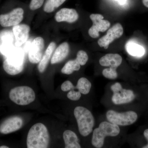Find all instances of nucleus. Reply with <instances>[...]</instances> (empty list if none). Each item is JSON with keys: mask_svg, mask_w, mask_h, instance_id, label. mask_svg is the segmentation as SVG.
Wrapping results in <instances>:
<instances>
[{"mask_svg": "<svg viewBox=\"0 0 148 148\" xmlns=\"http://www.w3.org/2000/svg\"><path fill=\"white\" fill-rule=\"evenodd\" d=\"M27 142L28 148H48L49 135L47 127L42 123L34 125L29 130Z\"/></svg>", "mask_w": 148, "mask_h": 148, "instance_id": "obj_1", "label": "nucleus"}, {"mask_svg": "<svg viewBox=\"0 0 148 148\" xmlns=\"http://www.w3.org/2000/svg\"><path fill=\"white\" fill-rule=\"evenodd\" d=\"M24 64V51L21 48L16 47L5 55L3 68L7 73L15 75L23 71Z\"/></svg>", "mask_w": 148, "mask_h": 148, "instance_id": "obj_2", "label": "nucleus"}, {"mask_svg": "<svg viewBox=\"0 0 148 148\" xmlns=\"http://www.w3.org/2000/svg\"><path fill=\"white\" fill-rule=\"evenodd\" d=\"M120 132V130L117 125L110 122H102L99 127L93 131L91 140L92 145L95 148H102L107 136L115 137L119 135Z\"/></svg>", "mask_w": 148, "mask_h": 148, "instance_id": "obj_3", "label": "nucleus"}, {"mask_svg": "<svg viewBox=\"0 0 148 148\" xmlns=\"http://www.w3.org/2000/svg\"><path fill=\"white\" fill-rule=\"evenodd\" d=\"M74 114L81 135L84 137L89 135L95 124V119L91 112L84 107L78 106L74 110Z\"/></svg>", "mask_w": 148, "mask_h": 148, "instance_id": "obj_4", "label": "nucleus"}, {"mask_svg": "<svg viewBox=\"0 0 148 148\" xmlns=\"http://www.w3.org/2000/svg\"><path fill=\"white\" fill-rule=\"evenodd\" d=\"M9 98L12 102L17 105L26 106L34 101L36 95L34 91L31 87L18 86L10 90Z\"/></svg>", "mask_w": 148, "mask_h": 148, "instance_id": "obj_5", "label": "nucleus"}, {"mask_svg": "<svg viewBox=\"0 0 148 148\" xmlns=\"http://www.w3.org/2000/svg\"><path fill=\"white\" fill-rule=\"evenodd\" d=\"M107 119L110 122L121 126H127L133 124L138 119V114L133 111L118 112L110 110L106 113Z\"/></svg>", "mask_w": 148, "mask_h": 148, "instance_id": "obj_6", "label": "nucleus"}, {"mask_svg": "<svg viewBox=\"0 0 148 148\" xmlns=\"http://www.w3.org/2000/svg\"><path fill=\"white\" fill-rule=\"evenodd\" d=\"M111 89L113 92L112 101L115 105L130 103L135 98V95L132 90L123 89L119 83L116 82L112 85Z\"/></svg>", "mask_w": 148, "mask_h": 148, "instance_id": "obj_7", "label": "nucleus"}, {"mask_svg": "<svg viewBox=\"0 0 148 148\" xmlns=\"http://www.w3.org/2000/svg\"><path fill=\"white\" fill-rule=\"evenodd\" d=\"M90 18L93 24L88 30V33L93 38H98L100 36L99 32H106L110 27V21L104 20V17L101 14H92L90 15Z\"/></svg>", "mask_w": 148, "mask_h": 148, "instance_id": "obj_8", "label": "nucleus"}, {"mask_svg": "<svg viewBox=\"0 0 148 148\" xmlns=\"http://www.w3.org/2000/svg\"><path fill=\"white\" fill-rule=\"evenodd\" d=\"M123 29L120 23H116L108 30L107 34L98 40V45L101 47L107 49L114 40L119 38L122 36Z\"/></svg>", "mask_w": 148, "mask_h": 148, "instance_id": "obj_9", "label": "nucleus"}, {"mask_svg": "<svg viewBox=\"0 0 148 148\" xmlns=\"http://www.w3.org/2000/svg\"><path fill=\"white\" fill-rule=\"evenodd\" d=\"M24 11L18 8L14 9L9 13L0 15V24L2 27H8L16 26L24 18Z\"/></svg>", "mask_w": 148, "mask_h": 148, "instance_id": "obj_10", "label": "nucleus"}, {"mask_svg": "<svg viewBox=\"0 0 148 148\" xmlns=\"http://www.w3.org/2000/svg\"><path fill=\"white\" fill-rule=\"evenodd\" d=\"M44 47V40L42 37H37L33 40L28 53L29 60L31 63L34 64L39 63L42 58Z\"/></svg>", "mask_w": 148, "mask_h": 148, "instance_id": "obj_11", "label": "nucleus"}, {"mask_svg": "<svg viewBox=\"0 0 148 148\" xmlns=\"http://www.w3.org/2000/svg\"><path fill=\"white\" fill-rule=\"evenodd\" d=\"M15 47L13 33L8 30L0 32V52L2 54L5 56Z\"/></svg>", "mask_w": 148, "mask_h": 148, "instance_id": "obj_12", "label": "nucleus"}, {"mask_svg": "<svg viewBox=\"0 0 148 148\" xmlns=\"http://www.w3.org/2000/svg\"><path fill=\"white\" fill-rule=\"evenodd\" d=\"M23 124V119L20 117H10L0 125V132L3 134H8L15 132L20 129Z\"/></svg>", "mask_w": 148, "mask_h": 148, "instance_id": "obj_13", "label": "nucleus"}, {"mask_svg": "<svg viewBox=\"0 0 148 148\" xmlns=\"http://www.w3.org/2000/svg\"><path fill=\"white\" fill-rule=\"evenodd\" d=\"M30 31V27L26 24H17L14 26L12 31L15 39V46L20 47L27 41Z\"/></svg>", "mask_w": 148, "mask_h": 148, "instance_id": "obj_14", "label": "nucleus"}, {"mask_svg": "<svg viewBox=\"0 0 148 148\" xmlns=\"http://www.w3.org/2000/svg\"><path fill=\"white\" fill-rule=\"evenodd\" d=\"M78 13L74 9L64 8L57 12L55 15L56 21L58 22H67L73 23L78 19Z\"/></svg>", "mask_w": 148, "mask_h": 148, "instance_id": "obj_15", "label": "nucleus"}, {"mask_svg": "<svg viewBox=\"0 0 148 148\" xmlns=\"http://www.w3.org/2000/svg\"><path fill=\"white\" fill-rule=\"evenodd\" d=\"M122 62V58L117 53H108L103 56L99 60L101 66L116 69Z\"/></svg>", "mask_w": 148, "mask_h": 148, "instance_id": "obj_16", "label": "nucleus"}, {"mask_svg": "<svg viewBox=\"0 0 148 148\" xmlns=\"http://www.w3.org/2000/svg\"><path fill=\"white\" fill-rule=\"evenodd\" d=\"M70 47L69 43L64 42L56 49L51 60V64L60 63L64 60L69 55Z\"/></svg>", "mask_w": 148, "mask_h": 148, "instance_id": "obj_17", "label": "nucleus"}, {"mask_svg": "<svg viewBox=\"0 0 148 148\" xmlns=\"http://www.w3.org/2000/svg\"><path fill=\"white\" fill-rule=\"evenodd\" d=\"M56 47L55 42H52L49 44L38 66V69L40 73H42L45 71Z\"/></svg>", "mask_w": 148, "mask_h": 148, "instance_id": "obj_18", "label": "nucleus"}, {"mask_svg": "<svg viewBox=\"0 0 148 148\" xmlns=\"http://www.w3.org/2000/svg\"><path fill=\"white\" fill-rule=\"evenodd\" d=\"M65 148H81L76 134L71 130H66L63 133Z\"/></svg>", "mask_w": 148, "mask_h": 148, "instance_id": "obj_19", "label": "nucleus"}, {"mask_svg": "<svg viewBox=\"0 0 148 148\" xmlns=\"http://www.w3.org/2000/svg\"><path fill=\"white\" fill-rule=\"evenodd\" d=\"M125 49L130 55L140 57L144 55L145 49L142 46L132 41H129L125 45Z\"/></svg>", "mask_w": 148, "mask_h": 148, "instance_id": "obj_20", "label": "nucleus"}, {"mask_svg": "<svg viewBox=\"0 0 148 148\" xmlns=\"http://www.w3.org/2000/svg\"><path fill=\"white\" fill-rule=\"evenodd\" d=\"M80 65L76 59L70 60L67 62L61 69V73L66 75H71L74 71H79Z\"/></svg>", "mask_w": 148, "mask_h": 148, "instance_id": "obj_21", "label": "nucleus"}, {"mask_svg": "<svg viewBox=\"0 0 148 148\" xmlns=\"http://www.w3.org/2000/svg\"><path fill=\"white\" fill-rule=\"evenodd\" d=\"M91 83L87 79L81 77L78 80L75 89H77L81 93L84 95L88 94L91 87Z\"/></svg>", "mask_w": 148, "mask_h": 148, "instance_id": "obj_22", "label": "nucleus"}, {"mask_svg": "<svg viewBox=\"0 0 148 148\" xmlns=\"http://www.w3.org/2000/svg\"><path fill=\"white\" fill-rule=\"evenodd\" d=\"M66 1V0H46L44 6V11L47 13H51L62 5Z\"/></svg>", "mask_w": 148, "mask_h": 148, "instance_id": "obj_23", "label": "nucleus"}, {"mask_svg": "<svg viewBox=\"0 0 148 148\" xmlns=\"http://www.w3.org/2000/svg\"><path fill=\"white\" fill-rule=\"evenodd\" d=\"M102 74L105 77L109 79H114L118 77L116 69L111 67L104 69Z\"/></svg>", "mask_w": 148, "mask_h": 148, "instance_id": "obj_24", "label": "nucleus"}, {"mask_svg": "<svg viewBox=\"0 0 148 148\" xmlns=\"http://www.w3.org/2000/svg\"><path fill=\"white\" fill-rule=\"evenodd\" d=\"M76 59L79 62L80 66H84L88 61V56L85 51L80 50L77 53Z\"/></svg>", "mask_w": 148, "mask_h": 148, "instance_id": "obj_25", "label": "nucleus"}, {"mask_svg": "<svg viewBox=\"0 0 148 148\" xmlns=\"http://www.w3.org/2000/svg\"><path fill=\"white\" fill-rule=\"evenodd\" d=\"M44 1L45 0H31L29 8L32 10L38 9L41 7Z\"/></svg>", "mask_w": 148, "mask_h": 148, "instance_id": "obj_26", "label": "nucleus"}, {"mask_svg": "<svg viewBox=\"0 0 148 148\" xmlns=\"http://www.w3.org/2000/svg\"><path fill=\"white\" fill-rule=\"evenodd\" d=\"M81 97V93L79 91H75L74 90H70L67 94V97L72 101H76L79 100Z\"/></svg>", "mask_w": 148, "mask_h": 148, "instance_id": "obj_27", "label": "nucleus"}, {"mask_svg": "<svg viewBox=\"0 0 148 148\" xmlns=\"http://www.w3.org/2000/svg\"><path fill=\"white\" fill-rule=\"evenodd\" d=\"M61 89L62 91L66 92L75 89V86H74L72 83L70 81H66L61 85Z\"/></svg>", "mask_w": 148, "mask_h": 148, "instance_id": "obj_28", "label": "nucleus"}, {"mask_svg": "<svg viewBox=\"0 0 148 148\" xmlns=\"http://www.w3.org/2000/svg\"><path fill=\"white\" fill-rule=\"evenodd\" d=\"M144 135L145 138L147 139L148 141L147 144L145 146L143 147V148H148V128L146 129L144 132Z\"/></svg>", "mask_w": 148, "mask_h": 148, "instance_id": "obj_29", "label": "nucleus"}, {"mask_svg": "<svg viewBox=\"0 0 148 148\" xmlns=\"http://www.w3.org/2000/svg\"><path fill=\"white\" fill-rule=\"evenodd\" d=\"M143 5L148 8V0H143Z\"/></svg>", "mask_w": 148, "mask_h": 148, "instance_id": "obj_30", "label": "nucleus"}, {"mask_svg": "<svg viewBox=\"0 0 148 148\" xmlns=\"http://www.w3.org/2000/svg\"><path fill=\"white\" fill-rule=\"evenodd\" d=\"M119 3L120 5H124L126 2V0H116Z\"/></svg>", "mask_w": 148, "mask_h": 148, "instance_id": "obj_31", "label": "nucleus"}, {"mask_svg": "<svg viewBox=\"0 0 148 148\" xmlns=\"http://www.w3.org/2000/svg\"><path fill=\"white\" fill-rule=\"evenodd\" d=\"M9 147L6 146H2L0 147V148H8Z\"/></svg>", "mask_w": 148, "mask_h": 148, "instance_id": "obj_32", "label": "nucleus"}]
</instances>
